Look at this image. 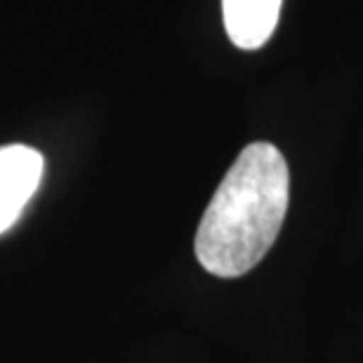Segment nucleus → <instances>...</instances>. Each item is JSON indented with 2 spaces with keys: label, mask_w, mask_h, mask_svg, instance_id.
<instances>
[{
  "label": "nucleus",
  "mask_w": 363,
  "mask_h": 363,
  "mask_svg": "<svg viewBox=\"0 0 363 363\" xmlns=\"http://www.w3.org/2000/svg\"><path fill=\"white\" fill-rule=\"evenodd\" d=\"M283 0H222L224 28L241 50H257L272 38Z\"/></svg>",
  "instance_id": "f03ea898"
},
{
  "label": "nucleus",
  "mask_w": 363,
  "mask_h": 363,
  "mask_svg": "<svg viewBox=\"0 0 363 363\" xmlns=\"http://www.w3.org/2000/svg\"><path fill=\"white\" fill-rule=\"evenodd\" d=\"M24 206H26V201L21 199V196H17L7 186L0 184V234L7 231L14 222L19 220Z\"/></svg>",
  "instance_id": "7ed1b4c3"
},
{
  "label": "nucleus",
  "mask_w": 363,
  "mask_h": 363,
  "mask_svg": "<svg viewBox=\"0 0 363 363\" xmlns=\"http://www.w3.org/2000/svg\"><path fill=\"white\" fill-rule=\"evenodd\" d=\"M290 172L269 142L248 144L227 170L196 231L201 267L236 279L262 262L288 213Z\"/></svg>",
  "instance_id": "f257e3e1"
}]
</instances>
